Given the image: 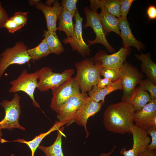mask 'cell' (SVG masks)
Returning <instances> with one entry per match:
<instances>
[{
  "instance_id": "obj_1",
  "label": "cell",
  "mask_w": 156,
  "mask_h": 156,
  "mask_svg": "<svg viewBox=\"0 0 156 156\" xmlns=\"http://www.w3.org/2000/svg\"><path fill=\"white\" fill-rule=\"evenodd\" d=\"M135 111L126 101H122L109 105L103 113V123L108 131L122 134H131Z\"/></svg>"
},
{
  "instance_id": "obj_2",
  "label": "cell",
  "mask_w": 156,
  "mask_h": 156,
  "mask_svg": "<svg viewBox=\"0 0 156 156\" xmlns=\"http://www.w3.org/2000/svg\"><path fill=\"white\" fill-rule=\"evenodd\" d=\"M77 75L81 92L86 93L97 86L101 78L102 67L95 63L91 59H86L75 64Z\"/></svg>"
},
{
  "instance_id": "obj_3",
  "label": "cell",
  "mask_w": 156,
  "mask_h": 156,
  "mask_svg": "<svg viewBox=\"0 0 156 156\" xmlns=\"http://www.w3.org/2000/svg\"><path fill=\"white\" fill-rule=\"evenodd\" d=\"M74 72V69L70 68L61 73H55L49 67H43L39 70L37 88L41 92L56 88L70 79Z\"/></svg>"
},
{
  "instance_id": "obj_4",
  "label": "cell",
  "mask_w": 156,
  "mask_h": 156,
  "mask_svg": "<svg viewBox=\"0 0 156 156\" xmlns=\"http://www.w3.org/2000/svg\"><path fill=\"white\" fill-rule=\"evenodd\" d=\"M27 47L23 42H16L11 47H8L0 55V78L10 65H22L31 59L27 52Z\"/></svg>"
},
{
  "instance_id": "obj_5",
  "label": "cell",
  "mask_w": 156,
  "mask_h": 156,
  "mask_svg": "<svg viewBox=\"0 0 156 156\" xmlns=\"http://www.w3.org/2000/svg\"><path fill=\"white\" fill-rule=\"evenodd\" d=\"M20 99V96L16 92L11 100H3L0 103L5 111L4 117L0 121L1 129H6L12 131L16 128L22 130H25L24 127L20 125L18 121L21 113Z\"/></svg>"
},
{
  "instance_id": "obj_6",
  "label": "cell",
  "mask_w": 156,
  "mask_h": 156,
  "mask_svg": "<svg viewBox=\"0 0 156 156\" xmlns=\"http://www.w3.org/2000/svg\"><path fill=\"white\" fill-rule=\"evenodd\" d=\"M144 77L143 74L136 67L126 61L123 63L120 69V77L123 91L122 101L128 99Z\"/></svg>"
},
{
  "instance_id": "obj_7",
  "label": "cell",
  "mask_w": 156,
  "mask_h": 156,
  "mask_svg": "<svg viewBox=\"0 0 156 156\" xmlns=\"http://www.w3.org/2000/svg\"><path fill=\"white\" fill-rule=\"evenodd\" d=\"M38 73L39 70L29 73L26 69H24L16 79L10 82L12 86L9 92L13 93L22 91L25 92L31 99L34 106L40 108V105L35 99L34 96L35 90L38 86Z\"/></svg>"
},
{
  "instance_id": "obj_8",
  "label": "cell",
  "mask_w": 156,
  "mask_h": 156,
  "mask_svg": "<svg viewBox=\"0 0 156 156\" xmlns=\"http://www.w3.org/2000/svg\"><path fill=\"white\" fill-rule=\"evenodd\" d=\"M52 91L53 96L50 106L57 113L68 99L81 93L75 77H72L58 87L52 89Z\"/></svg>"
},
{
  "instance_id": "obj_9",
  "label": "cell",
  "mask_w": 156,
  "mask_h": 156,
  "mask_svg": "<svg viewBox=\"0 0 156 156\" xmlns=\"http://www.w3.org/2000/svg\"><path fill=\"white\" fill-rule=\"evenodd\" d=\"M83 10L86 18V23L83 26L84 27L86 28L88 27H90L96 35V38L94 40H88L89 46L99 43L103 45L109 52H114L115 49L109 44L106 39L97 12V10L90 8L87 6L84 8Z\"/></svg>"
},
{
  "instance_id": "obj_10",
  "label": "cell",
  "mask_w": 156,
  "mask_h": 156,
  "mask_svg": "<svg viewBox=\"0 0 156 156\" xmlns=\"http://www.w3.org/2000/svg\"><path fill=\"white\" fill-rule=\"evenodd\" d=\"M131 50L130 47L125 48L122 47L118 51L111 54L100 50L91 59L102 67L120 69L126 61L127 57L130 55Z\"/></svg>"
},
{
  "instance_id": "obj_11",
  "label": "cell",
  "mask_w": 156,
  "mask_h": 156,
  "mask_svg": "<svg viewBox=\"0 0 156 156\" xmlns=\"http://www.w3.org/2000/svg\"><path fill=\"white\" fill-rule=\"evenodd\" d=\"M88 96L86 93H80L68 99L61 107L57 113L56 117L58 121L64 122L67 126L74 122L77 112Z\"/></svg>"
},
{
  "instance_id": "obj_12",
  "label": "cell",
  "mask_w": 156,
  "mask_h": 156,
  "mask_svg": "<svg viewBox=\"0 0 156 156\" xmlns=\"http://www.w3.org/2000/svg\"><path fill=\"white\" fill-rule=\"evenodd\" d=\"M75 24L74 35L67 37L63 40L65 44H69L72 49L77 51L82 56L86 57L91 55V50L89 46L84 41L82 37V23L83 18L80 16L77 10L75 15Z\"/></svg>"
},
{
  "instance_id": "obj_13",
  "label": "cell",
  "mask_w": 156,
  "mask_h": 156,
  "mask_svg": "<svg viewBox=\"0 0 156 156\" xmlns=\"http://www.w3.org/2000/svg\"><path fill=\"white\" fill-rule=\"evenodd\" d=\"M131 131L133 140L132 148L128 150L125 148H122L120 153L123 156H138L140 153L147 149L151 142V139L146 130L135 125L132 127Z\"/></svg>"
},
{
  "instance_id": "obj_14",
  "label": "cell",
  "mask_w": 156,
  "mask_h": 156,
  "mask_svg": "<svg viewBox=\"0 0 156 156\" xmlns=\"http://www.w3.org/2000/svg\"><path fill=\"white\" fill-rule=\"evenodd\" d=\"M134 122L138 127L146 130L156 127V100H152L141 110L135 112Z\"/></svg>"
},
{
  "instance_id": "obj_15",
  "label": "cell",
  "mask_w": 156,
  "mask_h": 156,
  "mask_svg": "<svg viewBox=\"0 0 156 156\" xmlns=\"http://www.w3.org/2000/svg\"><path fill=\"white\" fill-rule=\"evenodd\" d=\"M104 103L102 101L98 103L94 102L90 97L88 96L77 112L74 122L78 125L84 127L86 133V137H88L89 135L86 127L88 119L90 117L98 113Z\"/></svg>"
},
{
  "instance_id": "obj_16",
  "label": "cell",
  "mask_w": 156,
  "mask_h": 156,
  "mask_svg": "<svg viewBox=\"0 0 156 156\" xmlns=\"http://www.w3.org/2000/svg\"><path fill=\"white\" fill-rule=\"evenodd\" d=\"M52 7H48L40 1L35 5L36 8L41 11L46 18L47 30L56 31L57 22L63 11L61 3L58 0H54Z\"/></svg>"
},
{
  "instance_id": "obj_17",
  "label": "cell",
  "mask_w": 156,
  "mask_h": 156,
  "mask_svg": "<svg viewBox=\"0 0 156 156\" xmlns=\"http://www.w3.org/2000/svg\"><path fill=\"white\" fill-rule=\"evenodd\" d=\"M118 18L120 31L119 35L122 40L123 47L127 48L133 47L140 52H142L141 49L144 50L145 47L143 44L137 40L133 34L127 18L120 16Z\"/></svg>"
},
{
  "instance_id": "obj_18",
  "label": "cell",
  "mask_w": 156,
  "mask_h": 156,
  "mask_svg": "<svg viewBox=\"0 0 156 156\" xmlns=\"http://www.w3.org/2000/svg\"><path fill=\"white\" fill-rule=\"evenodd\" d=\"M122 81L120 77L110 85L102 88L93 86L88 92L89 97L93 101L97 103L102 101L105 102V96L110 93L117 90H122Z\"/></svg>"
},
{
  "instance_id": "obj_19",
  "label": "cell",
  "mask_w": 156,
  "mask_h": 156,
  "mask_svg": "<svg viewBox=\"0 0 156 156\" xmlns=\"http://www.w3.org/2000/svg\"><path fill=\"white\" fill-rule=\"evenodd\" d=\"M65 125V123L64 122L59 121H56L53 126L48 131L45 132L40 134L31 140L27 141L23 139L19 138L14 140L12 142L26 144L30 149L31 152V156H34L35 152L43 139L51 132L55 131H57L61 127Z\"/></svg>"
},
{
  "instance_id": "obj_20",
  "label": "cell",
  "mask_w": 156,
  "mask_h": 156,
  "mask_svg": "<svg viewBox=\"0 0 156 156\" xmlns=\"http://www.w3.org/2000/svg\"><path fill=\"white\" fill-rule=\"evenodd\" d=\"M135 54L134 55L142 62L141 70L144 73L147 78L156 84V64L152 61L151 55L148 52L144 54Z\"/></svg>"
},
{
  "instance_id": "obj_21",
  "label": "cell",
  "mask_w": 156,
  "mask_h": 156,
  "mask_svg": "<svg viewBox=\"0 0 156 156\" xmlns=\"http://www.w3.org/2000/svg\"><path fill=\"white\" fill-rule=\"evenodd\" d=\"M151 100L147 91L143 90L139 86H137L126 101L131 105L136 112L141 110Z\"/></svg>"
},
{
  "instance_id": "obj_22",
  "label": "cell",
  "mask_w": 156,
  "mask_h": 156,
  "mask_svg": "<svg viewBox=\"0 0 156 156\" xmlns=\"http://www.w3.org/2000/svg\"><path fill=\"white\" fill-rule=\"evenodd\" d=\"M98 15L106 36L111 32L119 35L118 18L103 10H101V12L98 14Z\"/></svg>"
},
{
  "instance_id": "obj_23",
  "label": "cell",
  "mask_w": 156,
  "mask_h": 156,
  "mask_svg": "<svg viewBox=\"0 0 156 156\" xmlns=\"http://www.w3.org/2000/svg\"><path fill=\"white\" fill-rule=\"evenodd\" d=\"M64 127H61L57 131V135L55 142L50 146H39L38 148L42 151L46 156H64L62 148V138L66 137L63 131Z\"/></svg>"
},
{
  "instance_id": "obj_24",
  "label": "cell",
  "mask_w": 156,
  "mask_h": 156,
  "mask_svg": "<svg viewBox=\"0 0 156 156\" xmlns=\"http://www.w3.org/2000/svg\"><path fill=\"white\" fill-rule=\"evenodd\" d=\"M73 17L70 12L63 10L58 18L59 23L57 30L64 32L67 37L73 36L75 29Z\"/></svg>"
},
{
  "instance_id": "obj_25",
  "label": "cell",
  "mask_w": 156,
  "mask_h": 156,
  "mask_svg": "<svg viewBox=\"0 0 156 156\" xmlns=\"http://www.w3.org/2000/svg\"><path fill=\"white\" fill-rule=\"evenodd\" d=\"M43 36L51 53L60 55L64 51V48L59 39L56 31L44 30Z\"/></svg>"
},
{
  "instance_id": "obj_26",
  "label": "cell",
  "mask_w": 156,
  "mask_h": 156,
  "mask_svg": "<svg viewBox=\"0 0 156 156\" xmlns=\"http://www.w3.org/2000/svg\"><path fill=\"white\" fill-rule=\"evenodd\" d=\"M99 8L112 14L118 18L120 16V0H95Z\"/></svg>"
},
{
  "instance_id": "obj_27",
  "label": "cell",
  "mask_w": 156,
  "mask_h": 156,
  "mask_svg": "<svg viewBox=\"0 0 156 156\" xmlns=\"http://www.w3.org/2000/svg\"><path fill=\"white\" fill-rule=\"evenodd\" d=\"M27 52L31 59L33 60H39L51 53L44 38L36 47L27 49Z\"/></svg>"
},
{
  "instance_id": "obj_28",
  "label": "cell",
  "mask_w": 156,
  "mask_h": 156,
  "mask_svg": "<svg viewBox=\"0 0 156 156\" xmlns=\"http://www.w3.org/2000/svg\"><path fill=\"white\" fill-rule=\"evenodd\" d=\"M143 90L148 91L152 100H156V84L151 80L146 78L142 79L138 84Z\"/></svg>"
},
{
  "instance_id": "obj_29",
  "label": "cell",
  "mask_w": 156,
  "mask_h": 156,
  "mask_svg": "<svg viewBox=\"0 0 156 156\" xmlns=\"http://www.w3.org/2000/svg\"><path fill=\"white\" fill-rule=\"evenodd\" d=\"M101 75L114 82L120 78V69L102 67L101 71Z\"/></svg>"
},
{
  "instance_id": "obj_30",
  "label": "cell",
  "mask_w": 156,
  "mask_h": 156,
  "mask_svg": "<svg viewBox=\"0 0 156 156\" xmlns=\"http://www.w3.org/2000/svg\"><path fill=\"white\" fill-rule=\"evenodd\" d=\"M78 1L77 0H62L61 5L63 10L69 12L74 17L77 10L76 4Z\"/></svg>"
},
{
  "instance_id": "obj_31",
  "label": "cell",
  "mask_w": 156,
  "mask_h": 156,
  "mask_svg": "<svg viewBox=\"0 0 156 156\" xmlns=\"http://www.w3.org/2000/svg\"><path fill=\"white\" fill-rule=\"evenodd\" d=\"M27 12H16L13 16L10 18L17 24L25 26L27 23Z\"/></svg>"
},
{
  "instance_id": "obj_32",
  "label": "cell",
  "mask_w": 156,
  "mask_h": 156,
  "mask_svg": "<svg viewBox=\"0 0 156 156\" xmlns=\"http://www.w3.org/2000/svg\"><path fill=\"white\" fill-rule=\"evenodd\" d=\"M134 0H120V16L127 18L130 7Z\"/></svg>"
},
{
  "instance_id": "obj_33",
  "label": "cell",
  "mask_w": 156,
  "mask_h": 156,
  "mask_svg": "<svg viewBox=\"0 0 156 156\" xmlns=\"http://www.w3.org/2000/svg\"><path fill=\"white\" fill-rule=\"evenodd\" d=\"M24 26L17 24L10 18L5 22L3 27L7 29L9 33L13 34Z\"/></svg>"
},
{
  "instance_id": "obj_34",
  "label": "cell",
  "mask_w": 156,
  "mask_h": 156,
  "mask_svg": "<svg viewBox=\"0 0 156 156\" xmlns=\"http://www.w3.org/2000/svg\"><path fill=\"white\" fill-rule=\"evenodd\" d=\"M148 134L151 137V143L147 146V149L154 150L156 149V127L149 128L146 130Z\"/></svg>"
},
{
  "instance_id": "obj_35",
  "label": "cell",
  "mask_w": 156,
  "mask_h": 156,
  "mask_svg": "<svg viewBox=\"0 0 156 156\" xmlns=\"http://www.w3.org/2000/svg\"><path fill=\"white\" fill-rule=\"evenodd\" d=\"M146 13L149 20H154L156 18V7L155 5H150L147 8Z\"/></svg>"
},
{
  "instance_id": "obj_36",
  "label": "cell",
  "mask_w": 156,
  "mask_h": 156,
  "mask_svg": "<svg viewBox=\"0 0 156 156\" xmlns=\"http://www.w3.org/2000/svg\"><path fill=\"white\" fill-rule=\"evenodd\" d=\"M9 19L8 15L3 8H0V29L3 27L6 21Z\"/></svg>"
},
{
  "instance_id": "obj_37",
  "label": "cell",
  "mask_w": 156,
  "mask_h": 156,
  "mask_svg": "<svg viewBox=\"0 0 156 156\" xmlns=\"http://www.w3.org/2000/svg\"><path fill=\"white\" fill-rule=\"evenodd\" d=\"M113 82L108 79L100 78L98 81L96 86L99 88H102L110 85Z\"/></svg>"
},
{
  "instance_id": "obj_38",
  "label": "cell",
  "mask_w": 156,
  "mask_h": 156,
  "mask_svg": "<svg viewBox=\"0 0 156 156\" xmlns=\"http://www.w3.org/2000/svg\"><path fill=\"white\" fill-rule=\"evenodd\" d=\"M138 156H156V151L147 149L140 153Z\"/></svg>"
},
{
  "instance_id": "obj_39",
  "label": "cell",
  "mask_w": 156,
  "mask_h": 156,
  "mask_svg": "<svg viewBox=\"0 0 156 156\" xmlns=\"http://www.w3.org/2000/svg\"><path fill=\"white\" fill-rule=\"evenodd\" d=\"M117 146H115L113 147L112 150L110 152L107 153H102L99 156H110L114 152Z\"/></svg>"
},
{
  "instance_id": "obj_40",
  "label": "cell",
  "mask_w": 156,
  "mask_h": 156,
  "mask_svg": "<svg viewBox=\"0 0 156 156\" xmlns=\"http://www.w3.org/2000/svg\"><path fill=\"white\" fill-rule=\"evenodd\" d=\"M40 1V0H29L28 1L29 4L31 6L36 5Z\"/></svg>"
},
{
  "instance_id": "obj_41",
  "label": "cell",
  "mask_w": 156,
  "mask_h": 156,
  "mask_svg": "<svg viewBox=\"0 0 156 156\" xmlns=\"http://www.w3.org/2000/svg\"><path fill=\"white\" fill-rule=\"evenodd\" d=\"M54 0H48L46 1L44 4L47 6L50 7L52 3H53Z\"/></svg>"
},
{
  "instance_id": "obj_42",
  "label": "cell",
  "mask_w": 156,
  "mask_h": 156,
  "mask_svg": "<svg viewBox=\"0 0 156 156\" xmlns=\"http://www.w3.org/2000/svg\"><path fill=\"white\" fill-rule=\"evenodd\" d=\"M1 129L0 127V139L1 141V142L2 143L6 142L7 141L5 140L2 139V138H1V137H2V133L1 131Z\"/></svg>"
},
{
  "instance_id": "obj_43",
  "label": "cell",
  "mask_w": 156,
  "mask_h": 156,
  "mask_svg": "<svg viewBox=\"0 0 156 156\" xmlns=\"http://www.w3.org/2000/svg\"><path fill=\"white\" fill-rule=\"evenodd\" d=\"M2 8V7L1 6V1H0V8Z\"/></svg>"
},
{
  "instance_id": "obj_44",
  "label": "cell",
  "mask_w": 156,
  "mask_h": 156,
  "mask_svg": "<svg viewBox=\"0 0 156 156\" xmlns=\"http://www.w3.org/2000/svg\"><path fill=\"white\" fill-rule=\"evenodd\" d=\"M10 156H14V154H12L11 155H10Z\"/></svg>"
},
{
  "instance_id": "obj_45",
  "label": "cell",
  "mask_w": 156,
  "mask_h": 156,
  "mask_svg": "<svg viewBox=\"0 0 156 156\" xmlns=\"http://www.w3.org/2000/svg\"><path fill=\"white\" fill-rule=\"evenodd\" d=\"M42 156H46L45 155H44Z\"/></svg>"
}]
</instances>
